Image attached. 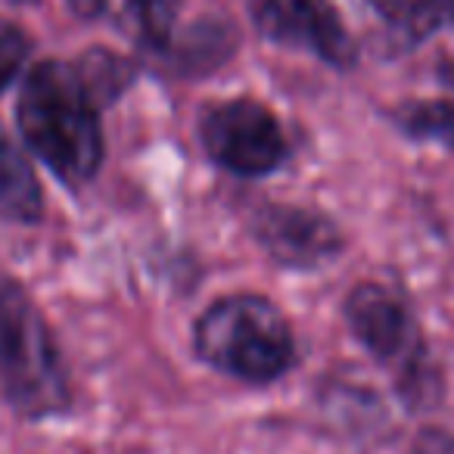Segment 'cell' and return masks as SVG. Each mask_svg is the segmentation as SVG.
<instances>
[{
  "mask_svg": "<svg viewBox=\"0 0 454 454\" xmlns=\"http://www.w3.org/2000/svg\"><path fill=\"white\" fill-rule=\"evenodd\" d=\"M0 398L26 420L69 411L72 386L57 336L32 293L0 271Z\"/></svg>",
  "mask_w": 454,
  "mask_h": 454,
  "instance_id": "2",
  "label": "cell"
},
{
  "mask_svg": "<svg viewBox=\"0 0 454 454\" xmlns=\"http://www.w3.org/2000/svg\"><path fill=\"white\" fill-rule=\"evenodd\" d=\"M66 4H69L72 13L82 16V20H97V16L106 13L109 0H66Z\"/></svg>",
  "mask_w": 454,
  "mask_h": 454,
  "instance_id": "13",
  "label": "cell"
},
{
  "mask_svg": "<svg viewBox=\"0 0 454 454\" xmlns=\"http://www.w3.org/2000/svg\"><path fill=\"white\" fill-rule=\"evenodd\" d=\"M32 38L22 26L4 20L0 16V94L20 78V72L26 69L28 57H32Z\"/></svg>",
  "mask_w": 454,
  "mask_h": 454,
  "instance_id": "12",
  "label": "cell"
},
{
  "mask_svg": "<svg viewBox=\"0 0 454 454\" xmlns=\"http://www.w3.org/2000/svg\"><path fill=\"white\" fill-rule=\"evenodd\" d=\"M184 0H128V13L137 26L140 38L153 47H165L177 26Z\"/></svg>",
  "mask_w": 454,
  "mask_h": 454,
  "instance_id": "11",
  "label": "cell"
},
{
  "mask_svg": "<svg viewBox=\"0 0 454 454\" xmlns=\"http://www.w3.org/2000/svg\"><path fill=\"white\" fill-rule=\"evenodd\" d=\"M249 231L278 265L296 271L327 265L346 247L342 231L324 212L286 202H265L255 208L249 215Z\"/></svg>",
  "mask_w": 454,
  "mask_h": 454,
  "instance_id": "7",
  "label": "cell"
},
{
  "mask_svg": "<svg viewBox=\"0 0 454 454\" xmlns=\"http://www.w3.org/2000/svg\"><path fill=\"white\" fill-rule=\"evenodd\" d=\"M342 315L355 340L395 377L398 392L411 404L433 402L439 377L420 321L402 293L380 280H364L348 290Z\"/></svg>",
  "mask_w": 454,
  "mask_h": 454,
  "instance_id": "4",
  "label": "cell"
},
{
  "mask_svg": "<svg viewBox=\"0 0 454 454\" xmlns=\"http://www.w3.org/2000/svg\"><path fill=\"white\" fill-rule=\"evenodd\" d=\"M445 75H448V82L454 84V59H451V66H448V69H445Z\"/></svg>",
  "mask_w": 454,
  "mask_h": 454,
  "instance_id": "14",
  "label": "cell"
},
{
  "mask_svg": "<svg viewBox=\"0 0 454 454\" xmlns=\"http://www.w3.org/2000/svg\"><path fill=\"white\" fill-rule=\"evenodd\" d=\"M100 106L78 63L44 59L26 72L16 103L22 140L66 187L90 184L103 165Z\"/></svg>",
  "mask_w": 454,
  "mask_h": 454,
  "instance_id": "1",
  "label": "cell"
},
{
  "mask_svg": "<svg viewBox=\"0 0 454 454\" xmlns=\"http://www.w3.org/2000/svg\"><path fill=\"white\" fill-rule=\"evenodd\" d=\"M253 26L271 44L305 51L333 69H352L358 59L352 35L330 0H247Z\"/></svg>",
  "mask_w": 454,
  "mask_h": 454,
  "instance_id": "6",
  "label": "cell"
},
{
  "mask_svg": "<svg viewBox=\"0 0 454 454\" xmlns=\"http://www.w3.org/2000/svg\"><path fill=\"white\" fill-rule=\"evenodd\" d=\"M200 144L215 165L231 175L262 177L290 159V137L284 125L255 97H231L212 103L200 115Z\"/></svg>",
  "mask_w": 454,
  "mask_h": 454,
  "instance_id": "5",
  "label": "cell"
},
{
  "mask_svg": "<svg viewBox=\"0 0 454 454\" xmlns=\"http://www.w3.org/2000/svg\"><path fill=\"white\" fill-rule=\"evenodd\" d=\"M392 121L408 137L429 140L454 153V100H411L392 113Z\"/></svg>",
  "mask_w": 454,
  "mask_h": 454,
  "instance_id": "10",
  "label": "cell"
},
{
  "mask_svg": "<svg viewBox=\"0 0 454 454\" xmlns=\"http://www.w3.org/2000/svg\"><path fill=\"white\" fill-rule=\"evenodd\" d=\"M0 218L13 224H38L44 218V193L22 150L0 128Z\"/></svg>",
  "mask_w": 454,
  "mask_h": 454,
  "instance_id": "8",
  "label": "cell"
},
{
  "mask_svg": "<svg viewBox=\"0 0 454 454\" xmlns=\"http://www.w3.org/2000/svg\"><path fill=\"white\" fill-rule=\"evenodd\" d=\"M193 355L243 383H274L296 364V336L286 315L265 296H221L193 321Z\"/></svg>",
  "mask_w": 454,
  "mask_h": 454,
  "instance_id": "3",
  "label": "cell"
},
{
  "mask_svg": "<svg viewBox=\"0 0 454 454\" xmlns=\"http://www.w3.org/2000/svg\"><path fill=\"white\" fill-rule=\"evenodd\" d=\"M386 22L392 47L411 51L433 38L439 28L454 26V0H367Z\"/></svg>",
  "mask_w": 454,
  "mask_h": 454,
  "instance_id": "9",
  "label": "cell"
}]
</instances>
